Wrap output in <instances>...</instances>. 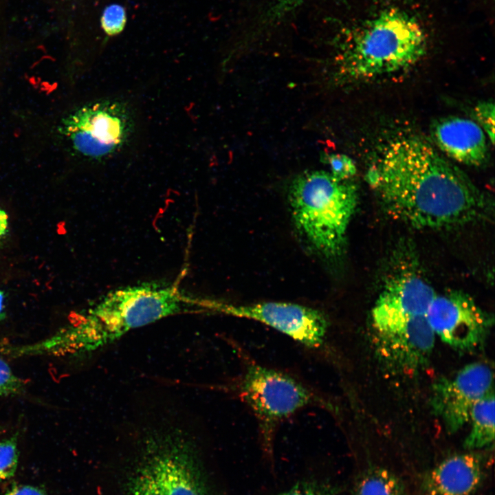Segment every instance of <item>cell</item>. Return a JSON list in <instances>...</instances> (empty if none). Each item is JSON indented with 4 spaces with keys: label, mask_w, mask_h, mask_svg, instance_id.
Returning a JSON list of instances; mask_svg holds the SVG:
<instances>
[{
    "label": "cell",
    "mask_w": 495,
    "mask_h": 495,
    "mask_svg": "<svg viewBox=\"0 0 495 495\" xmlns=\"http://www.w3.org/2000/svg\"><path fill=\"white\" fill-rule=\"evenodd\" d=\"M24 386L23 380L18 377L3 359L0 358V397L16 395Z\"/></svg>",
    "instance_id": "cell-24"
},
{
    "label": "cell",
    "mask_w": 495,
    "mask_h": 495,
    "mask_svg": "<svg viewBox=\"0 0 495 495\" xmlns=\"http://www.w3.org/2000/svg\"><path fill=\"white\" fill-rule=\"evenodd\" d=\"M16 435L0 441V481L11 478L16 473L19 459Z\"/></svg>",
    "instance_id": "cell-18"
},
{
    "label": "cell",
    "mask_w": 495,
    "mask_h": 495,
    "mask_svg": "<svg viewBox=\"0 0 495 495\" xmlns=\"http://www.w3.org/2000/svg\"><path fill=\"white\" fill-rule=\"evenodd\" d=\"M431 135L439 148L459 163L479 166L487 159V135L472 120L457 116L441 118L432 126Z\"/></svg>",
    "instance_id": "cell-14"
},
{
    "label": "cell",
    "mask_w": 495,
    "mask_h": 495,
    "mask_svg": "<svg viewBox=\"0 0 495 495\" xmlns=\"http://www.w3.org/2000/svg\"><path fill=\"white\" fill-rule=\"evenodd\" d=\"M294 223L300 235L320 256L339 258L358 204V188L322 170L297 175L289 188Z\"/></svg>",
    "instance_id": "cell-4"
},
{
    "label": "cell",
    "mask_w": 495,
    "mask_h": 495,
    "mask_svg": "<svg viewBox=\"0 0 495 495\" xmlns=\"http://www.w3.org/2000/svg\"><path fill=\"white\" fill-rule=\"evenodd\" d=\"M203 311V299L184 295L176 285L144 283L115 289L75 321L47 338L52 355L82 354L105 346L129 331L162 318Z\"/></svg>",
    "instance_id": "cell-2"
},
{
    "label": "cell",
    "mask_w": 495,
    "mask_h": 495,
    "mask_svg": "<svg viewBox=\"0 0 495 495\" xmlns=\"http://www.w3.org/2000/svg\"><path fill=\"white\" fill-rule=\"evenodd\" d=\"M434 334L452 348L470 351L484 340L493 323L490 315L461 292L436 293L426 313Z\"/></svg>",
    "instance_id": "cell-9"
},
{
    "label": "cell",
    "mask_w": 495,
    "mask_h": 495,
    "mask_svg": "<svg viewBox=\"0 0 495 495\" xmlns=\"http://www.w3.org/2000/svg\"><path fill=\"white\" fill-rule=\"evenodd\" d=\"M142 455L165 495H213L197 448L176 430L149 433Z\"/></svg>",
    "instance_id": "cell-7"
},
{
    "label": "cell",
    "mask_w": 495,
    "mask_h": 495,
    "mask_svg": "<svg viewBox=\"0 0 495 495\" xmlns=\"http://www.w3.org/2000/svg\"><path fill=\"white\" fill-rule=\"evenodd\" d=\"M239 391L257 419L263 449L270 460L273 456L278 425L305 407L324 404L323 400L293 377L255 363L245 369Z\"/></svg>",
    "instance_id": "cell-5"
},
{
    "label": "cell",
    "mask_w": 495,
    "mask_h": 495,
    "mask_svg": "<svg viewBox=\"0 0 495 495\" xmlns=\"http://www.w3.org/2000/svg\"><path fill=\"white\" fill-rule=\"evenodd\" d=\"M353 495H406L402 480L384 468H370L358 478Z\"/></svg>",
    "instance_id": "cell-16"
},
{
    "label": "cell",
    "mask_w": 495,
    "mask_h": 495,
    "mask_svg": "<svg viewBox=\"0 0 495 495\" xmlns=\"http://www.w3.org/2000/svg\"><path fill=\"white\" fill-rule=\"evenodd\" d=\"M208 311L257 321L309 348L324 342L329 322L320 310L285 302L233 304L208 300Z\"/></svg>",
    "instance_id": "cell-8"
},
{
    "label": "cell",
    "mask_w": 495,
    "mask_h": 495,
    "mask_svg": "<svg viewBox=\"0 0 495 495\" xmlns=\"http://www.w3.org/2000/svg\"><path fill=\"white\" fill-rule=\"evenodd\" d=\"M469 421L471 428L464 447L474 450L489 446L494 439V394L493 388L472 407Z\"/></svg>",
    "instance_id": "cell-15"
},
{
    "label": "cell",
    "mask_w": 495,
    "mask_h": 495,
    "mask_svg": "<svg viewBox=\"0 0 495 495\" xmlns=\"http://www.w3.org/2000/svg\"><path fill=\"white\" fill-rule=\"evenodd\" d=\"M276 495H339V490L324 480L312 478L298 481Z\"/></svg>",
    "instance_id": "cell-19"
},
{
    "label": "cell",
    "mask_w": 495,
    "mask_h": 495,
    "mask_svg": "<svg viewBox=\"0 0 495 495\" xmlns=\"http://www.w3.org/2000/svg\"><path fill=\"white\" fill-rule=\"evenodd\" d=\"M493 373L481 362L472 363L451 379L437 381L432 387L431 405L449 432L469 421L474 405L492 389Z\"/></svg>",
    "instance_id": "cell-10"
},
{
    "label": "cell",
    "mask_w": 495,
    "mask_h": 495,
    "mask_svg": "<svg viewBox=\"0 0 495 495\" xmlns=\"http://www.w3.org/2000/svg\"><path fill=\"white\" fill-rule=\"evenodd\" d=\"M320 155V160L330 165V173L337 179L350 180L357 173L354 162L344 154L322 153Z\"/></svg>",
    "instance_id": "cell-20"
},
{
    "label": "cell",
    "mask_w": 495,
    "mask_h": 495,
    "mask_svg": "<svg viewBox=\"0 0 495 495\" xmlns=\"http://www.w3.org/2000/svg\"><path fill=\"white\" fill-rule=\"evenodd\" d=\"M426 34L417 20L397 8L385 10L352 31L340 54V71L368 80L406 70L426 53Z\"/></svg>",
    "instance_id": "cell-3"
},
{
    "label": "cell",
    "mask_w": 495,
    "mask_h": 495,
    "mask_svg": "<svg viewBox=\"0 0 495 495\" xmlns=\"http://www.w3.org/2000/svg\"><path fill=\"white\" fill-rule=\"evenodd\" d=\"M8 228V215L6 212L0 209V237L6 234Z\"/></svg>",
    "instance_id": "cell-26"
},
{
    "label": "cell",
    "mask_w": 495,
    "mask_h": 495,
    "mask_svg": "<svg viewBox=\"0 0 495 495\" xmlns=\"http://www.w3.org/2000/svg\"><path fill=\"white\" fill-rule=\"evenodd\" d=\"M124 495H165L151 467L142 455L126 476Z\"/></svg>",
    "instance_id": "cell-17"
},
{
    "label": "cell",
    "mask_w": 495,
    "mask_h": 495,
    "mask_svg": "<svg viewBox=\"0 0 495 495\" xmlns=\"http://www.w3.org/2000/svg\"><path fill=\"white\" fill-rule=\"evenodd\" d=\"M487 464L480 453L452 455L425 474L420 495H473L485 479Z\"/></svg>",
    "instance_id": "cell-13"
},
{
    "label": "cell",
    "mask_w": 495,
    "mask_h": 495,
    "mask_svg": "<svg viewBox=\"0 0 495 495\" xmlns=\"http://www.w3.org/2000/svg\"><path fill=\"white\" fill-rule=\"evenodd\" d=\"M3 495H47L46 491L36 485L13 484Z\"/></svg>",
    "instance_id": "cell-25"
},
{
    "label": "cell",
    "mask_w": 495,
    "mask_h": 495,
    "mask_svg": "<svg viewBox=\"0 0 495 495\" xmlns=\"http://www.w3.org/2000/svg\"><path fill=\"white\" fill-rule=\"evenodd\" d=\"M434 336L425 315L391 330L374 331L373 341L378 356L388 367L413 374L428 362Z\"/></svg>",
    "instance_id": "cell-12"
},
{
    "label": "cell",
    "mask_w": 495,
    "mask_h": 495,
    "mask_svg": "<svg viewBox=\"0 0 495 495\" xmlns=\"http://www.w3.org/2000/svg\"><path fill=\"white\" fill-rule=\"evenodd\" d=\"M4 293L0 291V320H3L6 317L5 308H4Z\"/></svg>",
    "instance_id": "cell-27"
},
{
    "label": "cell",
    "mask_w": 495,
    "mask_h": 495,
    "mask_svg": "<svg viewBox=\"0 0 495 495\" xmlns=\"http://www.w3.org/2000/svg\"><path fill=\"white\" fill-rule=\"evenodd\" d=\"M437 292L412 270L400 271L386 281L371 312L374 331L398 327L426 315Z\"/></svg>",
    "instance_id": "cell-11"
},
{
    "label": "cell",
    "mask_w": 495,
    "mask_h": 495,
    "mask_svg": "<svg viewBox=\"0 0 495 495\" xmlns=\"http://www.w3.org/2000/svg\"><path fill=\"white\" fill-rule=\"evenodd\" d=\"M127 107L102 100L73 110L60 121L57 133L72 151L88 160H102L118 151L133 129Z\"/></svg>",
    "instance_id": "cell-6"
},
{
    "label": "cell",
    "mask_w": 495,
    "mask_h": 495,
    "mask_svg": "<svg viewBox=\"0 0 495 495\" xmlns=\"http://www.w3.org/2000/svg\"><path fill=\"white\" fill-rule=\"evenodd\" d=\"M494 104L489 100L479 102L474 109V115L478 125L492 144L494 140Z\"/></svg>",
    "instance_id": "cell-23"
},
{
    "label": "cell",
    "mask_w": 495,
    "mask_h": 495,
    "mask_svg": "<svg viewBox=\"0 0 495 495\" xmlns=\"http://www.w3.org/2000/svg\"><path fill=\"white\" fill-rule=\"evenodd\" d=\"M305 0H274L263 16V23L275 25L298 8Z\"/></svg>",
    "instance_id": "cell-22"
},
{
    "label": "cell",
    "mask_w": 495,
    "mask_h": 495,
    "mask_svg": "<svg viewBox=\"0 0 495 495\" xmlns=\"http://www.w3.org/2000/svg\"><path fill=\"white\" fill-rule=\"evenodd\" d=\"M126 22V11L124 7L118 4L107 6L101 16L100 24L104 33L114 36L120 33Z\"/></svg>",
    "instance_id": "cell-21"
},
{
    "label": "cell",
    "mask_w": 495,
    "mask_h": 495,
    "mask_svg": "<svg viewBox=\"0 0 495 495\" xmlns=\"http://www.w3.org/2000/svg\"><path fill=\"white\" fill-rule=\"evenodd\" d=\"M366 178L390 217L418 229L463 226L490 212L487 196L417 135L387 141Z\"/></svg>",
    "instance_id": "cell-1"
}]
</instances>
